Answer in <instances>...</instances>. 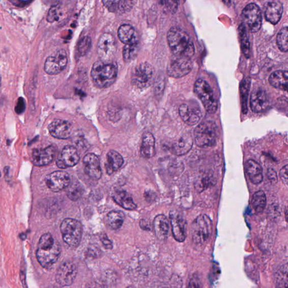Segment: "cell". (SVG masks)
<instances>
[{
  "mask_svg": "<svg viewBox=\"0 0 288 288\" xmlns=\"http://www.w3.org/2000/svg\"><path fill=\"white\" fill-rule=\"evenodd\" d=\"M216 184V180L211 176L203 175L195 181V188L198 193L205 191L207 189Z\"/></svg>",
  "mask_w": 288,
  "mask_h": 288,
  "instance_id": "obj_34",
  "label": "cell"
},
{
  "mask_svg": "<svg viewBox=\"0 0 288 288\" xmlns=\"http://www.w3.org/2000/svg\"><path fill=\"white\" fill-rule=\"evenodd\" d=\"M283 12V7L279 2H269L266 5L265 17L267 20L273 24L278 23Z\"/></svg>",
  "mask_w": 288,
  "mask_h": 288,
  "instance_id": "obj_23",
  "label": "cell"
},
{
  "mask_svg": "<svg viewBox=\"0 0 288 288\" xmlns=\"http://www.w3.org/2000/svg\"><path fill=\"white\" fill-rule=\"evenodd\" d=\"M140 49V44L138 41L127 44L124 47L123 50V57L126 63H129L134 60L137 55Z\"/></svg>",
  "mask_w": 288,
  "mask_h": 288,
  "instance_id": "obj_33",
  "label": "cell"
},
{
  "mask_svg": "<svg viewBox=\"0 0 288 288\" xmlns=\"http://www.w3.org/2000/svg\"><path fill=\"white\" fill-rule=\"evenodd\" d=\"M117 204L127 210H133L136 209V205L133 202L132 197L126 191H116L112 195Z\"/></svg>",
  "mask_w": 288,
  "mask_h": 288,
  "instance_id": "obj_27",
  "label": "cell"
},
{
  "mask_svg": "<svg viewBox=\"0 0 288 288\" xmlns=\"http://www.w3.org/2000/svg\"><path fill=\"white\" fill-rule=\"evenodd\" d=\"M269 100L266 91L261 88L254 89L250 96V108L254 113H261L268 108Z\"/></svg>",
  "mask_w": 288,
  "mask_h": 288,
  "instance_id": "obj_17",
  "label": "cell"
},
{
  "mask_svg": "<svg viewBox=\"0 0 288 288\" xmlns=\"http://www.w3.org/2000/svg\"><path fill=\"white\" fill-rule=\"evenodd\" d=\"M84 170L90 178L99 180L102 175L98 157L93 153H89L83 158Z\"/></svg>",
  "mask_w": 288,
  "mask_h": 288,
  "instance_id": "obj_21",
  "label": "cell"
},
{
  "mask_svg": "<svg viewBox=\"0 0 288 288\" xmlns=\"http://www.w3.org/2000/svg\"><path fill=\"white\" fill-rule=\"evenodd\" d=\"M167 41L174 55L191 59L194 55V46L189 35L179 27L170 28L167 34Z\"/></svg>",
  "mask_w": 288,
  "mask_h": 288,
  "instance_id": "obj_2",
  "label": "cell"
},
{
  "mask_svg": "<svg viewBox=\"0 0 288 288\" xmlns=\"http://www.w3.org/2000/svg\"><path fill=\"white\" fill-rule=\"evenodd\" d=\"M288 74L286 71H277L272 73L269 82L274 88L286 92Z\"/></svg>",
  "mask_w": 288,
  "mask_h": 288,
  "instance_id": "obj_30",
  "label": "cell"
},
{
  "mask_svg": "<svg viewBox=\"0 0 288 288\" xmlns=\"http://www.w3.org/2000/svg\"><path fill=\"white\" fill-rule=\"evenodd\" d=\"M169 218L175 239L179 242H184L187 236V223L185 218L176 211L170 212Z\"/></svg>",
  "mask_w": 288,
  "mask_h": 288,
  "instance_id": "obj_13",
  "label": "cell"
},
{
  "mask_svg": "<svg viewBox=\"0 0 288 288\" xmlns=\"http://www.w3.org/2000/svg\"><path fill=\"white\" fill-rule=\"evenodd\" d=\"M105 7L113 13H125L131 9L133 2L130 1H103Z\"/></svg>",
  "mask_w": 288,
  "mask_h": 288,
  "instance_id": "obj_31",
  "label": "cell"
},
{
  "mask_svg": "<svg viewBox=\"0 0 288 288\" xmlns=\"http://www.w3.org/2000/svg\"><path fill=\"white\" fill-rule=\"evenodd\" d=\"M116 40L109 34L101 35L98 41L97 52L101 61H110L116 51Z\"/></svg>",
  "mask_w": 288,
  "mask_h": 288,
  "instance_id": "obj_14",
  "label": "cell"
},
{
  "mask_svg": "<svg viewBox=\"0 0 288 288\" xmlns=\"http://www.w3.org/2000/svg\"><path fill=\"white\" fill-rule=\"evenodd\" d=\"M196 145L206 148L214 146L217 139V127L214 122L205 121L196 127L194 131Z\"/></svg>",
  "mask_w": 288,
  "mask_h": 288,
  "instance_id": "obj_5",
  "label": "cell"
},
{
  "mask_svg": "<svg viewBox=\"0 0 288 288\" xmlns=\"http://www.w3.org/2000/svg\"><path fill=\"white\" fill-rule=\"evenodd\" d=\"M188 288H200V282L198 277L194 276L190 280Z\"/></svg>",
  "mask_w": 288,
  "mask_h": 288,
  "instance_id": "obj_44",
  "label": "cell"
},
{
  "mask_svg": "<svg viewBox=\"0 0 288 288\" xmlns=\"http://www.w3.org/2000/svg\"><path fill=\"white\" fill-rule=\"evenodd\" d=\"M61 8L59 5L52 6L49 10L47 16V20L50 23H54L60 20Z\"/></svg>",
  "mask_w": 288,
  "mask_h": 288,
  "instance_id": "obj_41",
  "label": "cell"
},
{
  "mask_svg": "<svg viewBox=\"0 0 288 288\" xmlns=\"http://www.w3.org/2000/svg\"><path fill=\"white\" fill-rule=\"evenodd\" d=\"M212 232V222L206 215L195 218L191 228V240L196 247L201 248L209 242Z\"/></svg>",
  "mask_w": 288,
  "mask_h": 288,
  "instance_id": "obj_4",
  "label": "cell"
},
{
  "mask_svg": "<svg viewBox=\"0 0 288 288\" xmlns=\"http://www.w3.org/2000/svg\"><path fill=\"white\" fill-rule=\"evenodd\" d=\"M167 4L168 8L170 10V11L175 13L177 12L178 8V3L175 2H165Z\"/></svg>",
  "mask_w": 288,
  "mask_h": 288,
  "instance_id": "obj_47",
  "label": "cell"
},
{
  "mask_svg": "<svg viewBox=\"0 0 288 288\" xmlns=\"http://www.w3.org/2000/svg\"><path fill=\"white\" fill-rule=\"evenodd\" d=\"M80 159L77 149L73 146H68L63 148L58 157L56 165L59 168L66 169L76 166Z\"/></svg>",
  "mask_w": 288,
  "mask_h": 288,
  "instance_id": "obj_16",
  "label": "cell"
},
{
  "mask_svg": "<svg viewBox=\"0 0 288 288\" xmlns=\"http://www.w3.org/2000/svg\"><path fill=\"white\" fill-rule=\"evenodd\" d=\"M50 135L58 139L65 140L71 136L72 126L68 121L55 120L48 127Z\"/></svg>",
  "mask_w": 288,
  "mask_h": 288,
  "instance_id": "obj_20",
  "label": "cell"
},
{
  "mask_svg": "<svg viewBox=\"0 0 288 288\" xmlns=\"http://www.w3.org/2000/svg\"><path fill=\"white\" fill-rule=\"evenodd\" d=\"M61 249L60 244L50 233H46L41 237L36 255L37 261L42 268L49 269L54 265L60 257Z\"/></svg>",
  "mask_w": 288,
  "mask_h": 288,
  "instance_id": "obj_1",
  "label": "cell"
},
{
  "mask_svg": "<svg viewBox=\"0 0 288 288\" xmlns=\"http://www.w3.org/2000/svg\"><path fill=\"white\" fill-rule=\"evenodd\" d=\"M242 18L251 33H257L260 30L262 25V15L257 5L254 3L247 5L243 10Z\"/></svg>",
  "mask_w": 288,
  "mask_h": 288,
  "instance_id": "obj_10",
  "label": "cell"
},
{
  "mask_svg": "<svg viewBox=\"0 0 288 288\" xmlns=\"http://www.w3.org/2000/svg\"><path fill=\"white\" fill-rule=\"evenodd\" d=\"M193 144V138L190 136L184 135L173 144L171 151L177 156H183L191 150Z\"/></svg>",
  "mask_w": 288,
  "mask_h": 288,
  "instance_id": "obj_28",
  "label": "cell"
},
{
  "mask_svg": "<svg viewBox=\"0 0 288 288\" xmlns=\"http://www.w3.org/2000/svg\"><path fill=\"white\" fill-rule=\"evenodd\" d=\"M179 114L185 124L191 126L198 124L202 116L198 106L187 104H183L180 106Z\"/></svg>",
  "mask_w": 288,
  "mask_h": 288,
  "instance_id": "obj_19",
  "label": "cell"
},
{
  "mask_svg": "<svg viewBox=\"0 0 288 288\" xmlns=\"http://www.w3.org/2000/svg\"><path fill=\"white\" fill-rule=\"evenodd\" d=\"M270 183L273 184H275L277 182V176L276 172L273 168H269L267 174Z\"/></svg>",
  "mask_w": 288,
  "mask_h": 288,
  "instance_id": "obj_42",
  "label": "cell"
},
{
  "mask_svg": "<svg viewBox=\"0 0 288 288\" xmlns=\"http://www.w3.org/2000/svg\"><path fill=\"white\" fill-rule=\"evenodd\" d=\"M192 68L193 64L191 59L174 55L169 62L167 73L170 77L181 78L187 75L192 70Z\"/></svg>",
  "mask_w": 288,
  "mask_h": 288,
  "instance_id": "obj_9",
  "label": "cell"
},
{
  "mask_svg": "<svg viewBox=\"0 0 288 288\" xmlns=\"http://www.w3.org/2000/svg\"><path fill=\"white\" fill-rule=\"evenodd\" d=\"M64 242L72 247H77L81 242L83 228L81 222L73 218H66L61 225Z\"/></svg>",
  "mask_w": 288,
  "mask_h": 288,
  "instance_id": "obj_6",
  "label": "cell"
},
{
  "mask_svg": "<svg viewBox=\"0 0 288 288\" xmlns=\"http://www.w3.org/2000/svg\"><path fill=\"white\" fill-rule=\"evenodd\" d=\"M118 75V66L113 62L99 61L94 63L91 76L95 86L107 88L113 84Z\"/></svg>",
  "mask_w": 288,
  "mask_h": 288,
  "instance_id": "obj_3",
  "label": "cell"
},
{
  "mask_svg": "<svg viewBox=\"0 0 288 288\" xmlns=\"http://www.w3.org/2000/svg\"><path fill=\"white\" fill-rule=\"evenodd\" d=\"M118 36L123 43L127 45L138 41L136 31L130 24H122L118 31Z\"/></svg>",
  "mask_w": 288,
  "mask_h": 288,
  "instance_id": "obj_29",
  "label": "cell"
},
{
  "mask_svg": "<svg viewBox=\"0 0 288 288\" xmlns=\"http://www.w3.org/2000/svg\"><path fill=\"white\" fill-rule=\"evenodd\" d=\"M1 175H2L1 172H0V177H1Z\"/></svg>",
  "mask_w": 288,
  "mask_h": 288,
  "instance_id": "obj_53",
  "label": "cell"
},
{
  "mask_svg": "<svg viewBox=\"0 0 288 288\" xmlns=\"http://www.w3.org/2000/svg\"><path fill=\"white\" fill-rule=\"evenodd\" d=\"M252 205L256 212H262L266 205V196L264 192L259 190L253 194L252 198Z\"/></svg>",
  "mask_w": 288,
  "mask_h": 288,
  "instance_id": "obj_36",
  "label": "cell"
},
{
  "mask_svg": "<svg viewBox=\"0 0 288 288\" xmlns=\"http://www.w3.org/2000/svg\"><path fill=\"white\" fill-rule=\"evenodd\" d=\"M45 183L52 191L59 192L67 188L71 183V179L67 172L57 170L46 176Z\"/></svg>",
  "mask_w": 288,
  "mask_h": 288,
  "instance_id": "obj_15",
  "label": "cell"
},
{
  "mask_svg": "<svg viewBox=\"0 0 288 288\" xmlns=\"http://www.w3.org/2000/svg\"><path fill=\"white\" fill-rule=\"evenodd\" d=\"M55 154L56 148L54 146L44 149H34L33 153V162L36 166H47L54 161Z\"/></svg>",
  "mask_w": 288,
  "mask_h": 288,
  "instance_id": "obj_18",
  "label": "cell"
},
{
  "mask_svg": "<svg viewBox=\"0 0 288 288\" xmlns=\"http://www.w3.org/2000/svg\"><path fill=\"white\" fill-rule=\"evenodd\" d=\"M86 288H103L102 286L97 282H92L87 284Z\"/></svg>",
  "mask_w": 288,
  "mask_h": 288,
  "instance_id": "obj_48",
  "label": "cell"
},
{
  "mask_svg": "<svg viewBox=\"0 0 288 288\" xmlns=\"http://www.w3.org/2000/svg\"><path fill=\"white\" fill-rule=\"evenodd\" d=\"M154 76V69L150 64L141 63L133 69L132 83L138 89H146L152 84Z\"/></svg>",
  "mask_w": 288,
  "mask_h": 288,
  "instance_id": "obj_8",
  "label": "cell"
},
{
  "mask_svg": "<svg viewBox=\"0 0 288 288\" xmlns=\"http://www.w3.org/2000/svg\"><path fill=\"white\" fill-rule=\"evenodd\" d=\"M194 92L208 113H215L218 107L217 101L210 84L205 80L198 79L194 84Z\"/></svg>",
  "mask_w": 288,
  "mask_h": 288,
  "instance_id": "obj_7",
  "label": "cell"
},
{
  "mask_svg": "<svg viewBox=\"0 0 288 288\" xmlns=\"http://www.w3.org/2000/svg\"><path fill=\"white\" fill-rule=\"evenodd\" d=\"M2 85V77L0 76V87H1Z\"/></svg>",
  "mask_w": 288,
  "mask_h": 288,
  "instance_id": "obj_51",
  "label": "cell"
},
{
  "mask_svg": "<svg viewBox=\"0 0 288 288\" xmlns=\"http://www.w3.org/2000/svg\"><path fill=\"white\" fill-rule=\"evenodd\" d=\"M68 57L65 50H60L55 54L47 58L44 70L50 75H56L61 73L67 65Z\"/></svg>",
  "mask_w": 288,
  "mask_h": 288,
  "instance_id": "obj_12",
  "label": "cell"
},
{
  "mask_svg": "<svg viewBox=\"0 0 288 288\" xmlns=\"http://www.w3.org/2000/svg\"><path fill=\"white\" fill-rule=\"evenodd\" d=\"M92 39L89 36H84L79 40L77 51L79 56H83L87 54L92 47Z\"/></svg>",
  "mask_w": 288,
  "mask_h": 288,
  "instance_id": "obj_40",
  "label": "cell"
},
{
  "mask_svg": "<svg viewBox=\"0 0 288 288\" xmlns=\"http://www.w3.org/2000/svg\"><path fill=\"white\" fill-rule=\"evenodd\" d=\"M107 218L109 226L114 230H117L124 223L125 216L122 211H112L108 213Z\"/></svg>",
  "mask_w": 288,
  "mask_h": 288,
  "instance_id": "obj_32",
  "label": "cell"
},
{
  "mask_svg": "<svg viewBox=\"0 0 288 288\" xmlns=\"http://www.w3.org/2000/svg\"><path fill=\"white\" fill-rule=\"evenodd\" d=\"M25 104L24 103L23 99L22 100H19L16 107V111L17 112L18 114L22 113L25 109Z\"/></svg>",
  "mask_w": 288,
  "mask_h": 288,
  "instance_id": "obj_46",
  "label": "cell"
},
{
  "mask_svg": "<svg viewBox=\"0 0 288 288\" xmlns=\"http://www.w3.org/2000/svg\"><path fill=\"white\" fill-rule=\"evenodd\" d=\"M140 227L141 228L145 231H149V226L147 221L144 220H141L140 223Z\"/></svg>",
  "mask_w": 288,
  "mask_h": 288,
  "instance_id": "obj_49",
  "label": "cell"
},
{
  "mask_svg": "<svg viewBox=\"0 0 288 288\" xmlns=\"http://www.w3.org/2000/svg\"><path fill=\"white\" fill-rule=\"evenodd\" d=\"M276 288H287V282H285V283L277 284Z\"/></svg>",
  "mask_w": 288,
  "mask_h": 288,
  "instance_id": "obj_50",
  "label": "cell"
},
{
  "mask_svg": "<svg viewBox=\"0 0 288 288\" xmlns=\"http://www.w3.org/2000/svg\"><path fill=\"white\" fill-rule=\"evenodd\" d=\"M245 168L251 183L255 185L262 183L264 178L263 170L258 163L250 159L245 163Z\"/></svg>",
  "mask_w": 288,
  "mask_h": 288,
  "instance_id": "obj_22",
  "label": "cell"
},
{
  "mask_svg": "<svg viewBox=\"0 0 288 288\" xmlns=\"http://www.w3.org/2000/svg\"><path fill=\"white\" fill-rule=\"evenodd\" d=\"M239 35L241 40L242 50L245 57H250V45L245 25L242 24L239 27Z\"/></svg>",
  "mask_w": 288,
  "mask_h": 288,
  "instance_id": "obj_37",
  "label": "cell"
},
{
  "mask_svg": "<svg viewBox=\"0 0 288 288\" xmlns=\"http://www.w3.org/2000/svg\"><path fill=\"white\" fill-rule=\"evenodd\" d=\"M67 195L69 199L72 201H77L81 198L83 193L82 186L79 183L76 182L69 184L67 188Z\"/></svg>",
  "mask_w": 288,
  "mask_h": 288,
  "instance_id": "obj_38",
  "label": "cell"
},
{
  "mask_svg": "<svg viewBox=\"0 0 288 288\" xmlns=\"http://www.w3.org/2000/svg\"><path fill=\"white\" fill-rule=\"evenodd\" d=\"M101 241L102 242L105 248L111 249L112 247H113V244H112L111 242L108 238L107 236H105V235L101 238Z\"/></svg>",
  "mask_w": 288,
  "mask_h": 288,
  "instance_id": "obj_45",
  "label": "cell"
},
{
  "mask_svg": "<svg viewBox=\"0 0 288 288\" xmlns=\"http://www.w3.org/2000/svg\"><path fill=\"white\" fill-rule=\"evenodd\" d=\"M126 288H135V287L134 286L131 285V286H129L127 287Z\"/></svg>",
  "mask_w": 288,
  "mask_h": 288,
  "instance_id": "obj_52",
  "label": "cell"
},
{
  "mask_svg": "<svg viewBox=\"0 0 288 288\" xmlns=\"http://www.w3.org/2000/svg\"><path fill=\"white\" fill-rule=\"evenodd\" d=\"M155 138L152 133L147 132L142 136L140 149L141 156L147 159L153 157L156 154Z\"/></svg>",
  "mask_w": 288,
  "mask_h": 288,
  "instance_id": "obj_24",
  "label": "cell"
},
{
  "mask_svg": "<svg viewBox=\"0 0 288 288\" xmlns=\"http://www.w3.org/2000/svg\"><path fill=\"white\" fill-rule=\"evenodd\" d=\"M287 165L282 167L280 171V177L282 182L285 185L287 184Z\"/></svg>",
  "mask_w": 288,
  "mask_h": 288,
  "instance_id": "obj_43",
  "label": "cell"
},
{
  "mask_svg": "<svg viewBox=\"0 0 288 288\" xmlns=\"http://www.w3.org/2000/svg\"><path fill=\"white\" fill-rule=\"evenodd\" d=\"M124 162V159L119 153L113 150L110 151L106 155V172L109 175L113 174L122 167Z\"/></svg>",
  "mask_w": 288,
  "mask_h": 288,
  "instance_id": "obj_26",
  "label": "cell"
},
{
  "mask_svg": "<svg viewBox=\"0 0 288 288\" xmlns=\"http://www.w3.org/2000/svg\"><path fill=\"white\" fill-rule=\"evenodd\" d=\"M77 266L71 261L63 263L57 269L55 279L57 284L62 286H70L77 274Z\"/></svg>",
  "mask_w": 288,
  "mask_h": 288,
  "instance_id": "obj_11",
  "label": "cell"
},
{
  "mask_svg": "<svg viewBox=\"0 0 288 288\" xmlns=\"http://www.w3.org/2000/svg\"><path fill=\"white\" fill-rule=\"evenodd\" d=\"M153 226L156 236L161 241L166 239L169 232V221L166 216L159 215L154 218Z\"/></svg>",
  "mask_w": 288,
  "mask_h": 288,
  "instance_id": "obj_25",
  "label": "cell"
},
{
  "mask_svg": "<svg viewBox=\"0 0 288 288\" xmlns=\"http://www.w3.org/2000/svg\"><path fill=\"white\" fill-rule=\"evenodd\" d=\"M250 85V80L247 78L244 79L240 85L242 108L244 114H246L248 111L247 101Z\"/></svg>",
  "mask_w": 288,
  "mask_h": 288,
  "instance_id": "obj_35",
  "label": "cell"
},
{
  "mask_svg": "<svg viewBox=\"0 0 288 288\" xmlns=\"http://www.w3.org/2000/svg\"><path fill=\"white\" fill-rule=\"evenodd\" d=\"M288 30L287 26L282 28L277 35L276 43L279 50L284 52L288 50Z\"/></svg>",
  "mask_w": 288,
  "mask_h": 288,
  "instance_id": "obj_39",
  "label": "cell"
}]
</instances>
